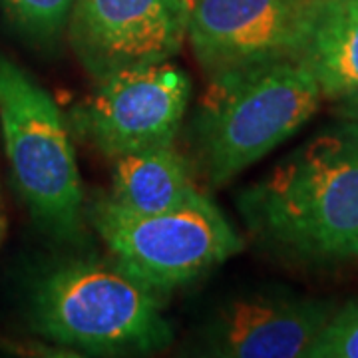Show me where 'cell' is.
<instances>
[{
    "label": "cell",
    "instance_id": "cell-1",
    "mask_svg": "<svg viewBox=\"0 0 358 358\" xmlns=\"http://www.w3.org/2000/svg\"><path fill=\"white\" fill-rule=\"evenodd\" d=\"M251 235L275 255L333 265L358 255V122L319 129L237 199Z\"/></svg>",
    "mask_w": 358,
    "mask_h": 358
},
{
    "label": "cell",
    "instance_id": "cell-2",
    "mask_svg": "<svg viewBox=\"0 0 358 358\" xmlns=\"http://www.w3.org/2000/svg\"><path fill=\"white\" fill-rule=\"evenodd\" d=\"M26 319L34 333L100 357L152 355L173 341L159 291L115 259L66 257L32 277Z\"/></svg>",
    "mask_w": 358,
    "mask_h": 358
},
{
    "label": "cell",
    "instance_id": "cell-3",
    "mask_svg": "<svg viewBox=\"0 0 358 358\" xmlns=\"http://www.w3.org/2000/svg\"><path fill=\"white\" fill-rule=\"evenodd\" d=\"M324 100L299 60L251 66L209 78L193 143L207 181L217 187L293 138Z\"/></svg>",
    "mask_w": 358,
    "mask_h": 358
},
{
    "label": "cell",
    "instance_id": "cell-4",
    "mask_svg": "<svg viewBox=\"0 0 358 358\" xmlns=\"http://www.w3.org/2000/svg\"><path fill=\"white\" fill-rule=\"evenodd\" d=\"M0 131L16 189L34 223L56 243L86 239V199L58 103L26 70L0 54Z\"/></svg>",
    "mask_w": 358,
    "mask_h": 358
},
{
    "label": "cell",
    "instance_id": "cell-5",
    "mask_svg": "<svg viewBox=\"0 0 358 358\" xmlns=\"http://www.w3.org/2000/svg\"><path fill=\"white\" fill-rule=\"evenodd\" d=\"M86 219L114 259L159 293L187 285L243 249L239 233L209 197L141 215L108 197L86 205Z\"/></svg>",
    "mask_w": 358,
    "mask_h": 358
},
{
    "label": "cell",
    "instance_id": "cell-6",
    "mask_svg": "<svg viewBox=\"0 0 358 358\" xmlns=\"http://www.w3.org/2000/svg\"><path fill=\"white\" fill-rule=\"evenodd\" d=\"M192 100V80L171 62L122 68L68 115L84 141L110 159L176 141Z\"/></svg>",
    "mask_w": 358,
    "mask_h": 358
},
{
    "label": "cell",
    "instance_id": "cell-7",
    "mask_svg": "<svg viewBox=\"0 0 358 358\" xmlns=\"http://www.w3.org/2000/svg\"><path fill=\"white\" fill-rule=\"evenodd\" d=\"M320 0H193L187 42L209 78L296 60Z\"/></svg>",
    "mask_w": 358,
    "mask_h": 358
},
{
    "label": "cell",
    "instance_id": "cell-8",
    "mask_svg": "<svg viewBox=\"0 0 358 358\" xmlns=\"http://www.w3.org/2000/svg\"><path fill=\"white\" fill-rule=\"evenodd\" d=\"M185 0H74L68 42L94 80L122 68L169 62L187 40Z\"/></svg>",
    "mask_w": 358,
    "mask_h": 358
},
{
    "label": "cell",
    "instance_id": "cell-9",
    "mask_svg": "<svg viewBox=\"0 0 358 358\" xmlns=\"http://www.w3.org/2000/svg\"><path fill=\"white\" fill-rule=\"evenodd\" d=\"M334 305L289 289H257L221 303L197 333V355L307 358Z\"/></svg>",
    "mask_w": 358,
    "mask_h": 358
},
{
    "label": "cell",
    "instance_id": "cell-10",
    "mask_svg": "<svg viewBox=\"0 0 358 358\" xmlns=\"http://www.w3.org/2000/svg\"><path fill=\"white\" fill-rule=\"evenodd\" d=\"M106 197L129 213L154 215L193 203L203 193L193 181L187 159L169 143L114 157Z\"/></svg>",
    "mask_w": 358,
    "mask_h": 358
},
{
    "label": "cell",
    "instance_id": "cell-11",
    "mask_svg": "<svg viewBox=\"0 0 358 358\" xmlns=\"http://www.w3.org/2000/svg\"><path fill=\"white\" fill-rule=\"evenodd\" d=\"M296 60L310 70L327 100L358 90V0H320Z\"/></svg>",
    "mask_w": 358,
    "mask_h": 358
},
{
    "label": "cell",
    "instance_id": "cell-12",
    "mask_svg": "<svg viewBox=\"0 0 358 358\" xmlns=\"http://www.w3.org/2000/svg\"><path fill=\"white\" fill-rule=\"evenodd\" d=\"M14 32L36 48H50L66 32L74 0H0Z\"/></svg>",
    "mask_w": 358,
    "mask_h": 358
},
{
    "label": "cell",
    "instance_id": "cell-13",
    "mask_svg": "<svg viewBox=\"0 0 358 358\" xmlns=\"http://www.w3.org/2000/svg\"><path fill=\"white\" fill-rule=\"evenodd\" d=\"M307 358H358V299L334 308Z\"/></svg>",
    "mask_w": 358,
    "mask_h": 358
},
{
    "label": "cell",
    "instance_id": "cell-14",
    "mask_svg": "<svg viewBox=\"0 0 358 358\" xmlns=\"http://www.w3.org/2000/svg\"><path fill=\"white\" fill-rule=\"evenodd\" d=\"M333 112L341 120H352L358 122V90H352L345 96L333 100Z\"/></svg>",
    "mask_w": 358,
    "mask_h": 358
},
{
    "label": "cell",
    "instance_id": "cell-15",
    "mask_svg": "<svg viewBox=\"0 0 358 358\" xmlns=\"http://www.w3.org/2000/svg\"><path fill=\"white\" fill-rule=\"evenodd\" d=\"M2 229H4V219H2V209H0V235H2Z\"/></svg>",
    "mask_w": 358,
    "mask_h": 358
},
{
    "label": "cell",
    "instance_id": "cell-16",
    "mask_svg": "<svg viewBox=\"0 0 358 358\" xmlns=\"http://www.w3.org/2000/svg\"><path fill=\"white\" fill-rule=\"evenodd\" d=\"M185 2H187V4H189V6H192V4H193V0H185Z\"/></svg>",
    "mask_w": 358,
    "mask_h": 358
},
{
    "label": "cell",
    "instance_id": "cell-17",
    "mask_svg": "<svg viewBox=\"0 0 358 358\" xmlns=\"http://www.w3.org/2000/svg\"><path fill=\"white\" fill-rule=\"evenodd\" d=\"M357 259H358V255H357Z\"/></svg>",
    "mask_w": 358,
    "mask_h": 358
}]
</instances>
